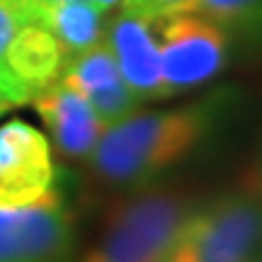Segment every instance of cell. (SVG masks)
Listing matches in <instances>:
<instances>
[{"label":"cell","instance_id":"6da1fadb","mask_svg":"<svg viewBox=\"0 0 262 262\" xmlns=\"http://www.w3.org/2000/svg\"><path fill=\"white\" fill-rule=\"evenodd\" d=\"M224 95H209L185 107L126 114L104 126L88 156V168L104 187L131 192L153 185L192 156L216 129Z\"/></svg>","mask_w":262,"mask_h":262},{"label":"cell","instance_id":"8fae6325","mask_svg":"<svg viewBox=\"0 0 262 262\" xmlns=\"http://www.w3.org/2000/svg\"><path fill=\"white\" fill-rule=\"evenodd\" d=\"M39 19L63 49L66 61L104 39V12L90 0H56L39 8Z\"/></svg>","mask_w":262,"mask_h":262},{"label":"cell","instance_id":"8992f818","mask_svg":"<svg viewBox=\"0 0 262 262\" xmlns=\"http://www.w3.org/2000/svg\"><path fill=\"white\" fill-rule=\"evenodd\" d=\"M56 189L47 134L22 119L0 126V206H27Z\"/></svg>","mask_w":262,"mask_h":262},{"label":"cell","instance_id":"4fadbf2b","mask_svg":"<svg viewBox=\"0 0 262 262\" xmlns=\"http://www.w3.org/2000/svg\"><path fill=\"white\" fill-rule=\"evenodd\" d=\"M29 19H39L37 0H0V104L5 107H15V95H12V85H10L8 68H5V56H8V49L17 29Z\"/></svg>","mask_w":262,"mask_h":262},{"label":"cell","instance_id":"7c38bea8","mask_svg":"<svg viewBox=\"0 0 262 262\" xmlns=\"http://www.w3.org/2000/svg\"><path fill=\"white\" fill-rule=\"evenodd\" d=\"M187 10L219 25L233 47L262 49V0H192Z\"/></svg>","mask_w":262,"mask_h":262},{"label":"cell","instance_id":"30bf717a","mask_svg":"<svg viewBox=\"0 0 262 262\" xmlns=\"http://www.w3.org/2000/svg\"><path fill=\"white\" fill-rule=\"evenodd\" d=\"M32 104L47 124L51 136L49 143L56 146L63 158L85 160L90 156L97 139L102 136L104 124L83 95H78L63 80H56L44 93H39Z\"/></svg>","mask_w":262,"mask_h":262},{"label":"cell","instance_id":"9c48e42d","mask_svg":"<svg viewBox=\"0 0 262 262\" xmlns=\"http://www.w3.org/2000/svg\"><path fill=\"white\" fill-rule=\"evenodd\" d=\"M63 63V49L51 34V29L39 19L25 22L17 29L5 56L15 107L32 102L39 93H44L49 85L56 83L61 78Z\"/></svg>","mask_w":262,"mask_h":262},{"label":"cell","instance_id":"52a82bcc","mask_svg":"<svg viewBox=\"0 0 262 262\" xmlns=\"http://www.w3.org/2000/svg\"><path fill=\"white\" fill-rule=\"evenodd\" d=\"M104 44L112 51L124 83L129 85V90L141 104L165 97L153 19L119 8L104 25Z\"/></svg>","mask_w":262,"mask_h":262},{"label":"cell","instance_id":"5bb4252c","mask_svg":"<svg viewBox=\"0 0 262 262\" xmlns=\"http://www.w3.org/2000/svg\"><path fill=\"white\" fill-rule=\"evenodd\" d=\"M189 3L192 0H124L122 8L139 12V15L156 22V19L175 15V12H185L189 8Z\"/></svg>","mask_w":262,"mask_h":262},{"label":"cell","instance_id":"277c9868","mask_svg":"<svg viewBox=\"0 0 262 262\" xmlns=\"http://www.w3.org/2000/svg\"><path fill=\"white\" fill-rule=\"evenodd\" d=\"M165 97L196 90L226 71L233 41L211 19L192 10L156 19Z\"/></svg>","mask_w":262,"mask_h":262},{"label":"cell","instance_id":"3957f363","mask_svg":"<svg viewBox=\"0 0 262 262\" xmlns=\"http://www.w3.org/2000/svg\"><path fill=\"white\" fill-rule=\"evenodd\" d=\"M262 248V196L228 192L192 206L163 262H250Z\"/></svg>","mask_w":262,"mask_h":262},{"label":"cell","instance_id":"7a4b0ae2","mask_svg":"<svg viewBox=\"0 0 262 262\" xmlns=\"http://www.w3.org/2000/svg\"><path fill=\"white\" fill-rule=\"evenodd\" d=\"M192 206L175 187L153 182L131 189L112 204L97 238L75 262H163Z\"/></svg>","mask_w":262,"mask_h":262},{"label":"cell","instance_id":"2e32d148","mask_svg":"<svg viewBox=\"0 0 262 262\" xmlns=\"http://www.w3.org/2000/svg\"><path fill=\"white\" fill-rule=\"evenodd\" d=\"M250 262H262V248H260V250H257V253H255V257H253V260H250Z\"/></svg>","mask_w":262,"mask_h":262},{"label":"cell","instance_id":"5b68a950","mask_svg":"<svg viewBox=\"0 0 262 262\" xmlns=\"http://www.w3.org/2000/svg\"><path fill=\"white\" fill-rule=\"evenodd\" d=\"M75 216L58 187L27 206H0V262H68Z\"/></svg>","mask_w":262,"mask_h":262},{"label":"cell","instance_id":"e0dca14e","mask_svg":"<svg viewBox=\"0 0 262 262\" xmlns=\"http://www.w3.org/2000/svg\"><path fill=\"white\" fill-rule=\"evenodd\" d=\"M3 110H8V107H5V104H0V114H3Z\"/></svg>","mask_w":262,"mask_h":262},{"label":"cell","instance_id":"9a60e30c","mask_svg":"<svg viewBox=\"0 0 262 262\" xmlns=\"http://www.w3.org/2000/svg\"><path fill=\"white\" fill-rule=\"evenodd\" d=\"M90 3H93L97 10H102L104 15H110V12H114V10L122 8L124 0H90Z\"/></svg>","mask_w":262,"mask_h":262},{"label":"cell","instance_id":"ba28073f","mask_svg":"<svg viewBox=\"0 0 262 262\" xmlns=\"http://www.w3.org/2000/svg\"><path fill=\"white\" fill-rule=\"evenodd\" d=\"M58 80H63L68 88L83 95L88 104L95 110V114L102 119L104 126L119 122L141 107L136 95L124 83L117 61L110 47L104 44V39L68 58Z\"/></svg>","mask_w":262,"mask_h":262}]
</instances>
